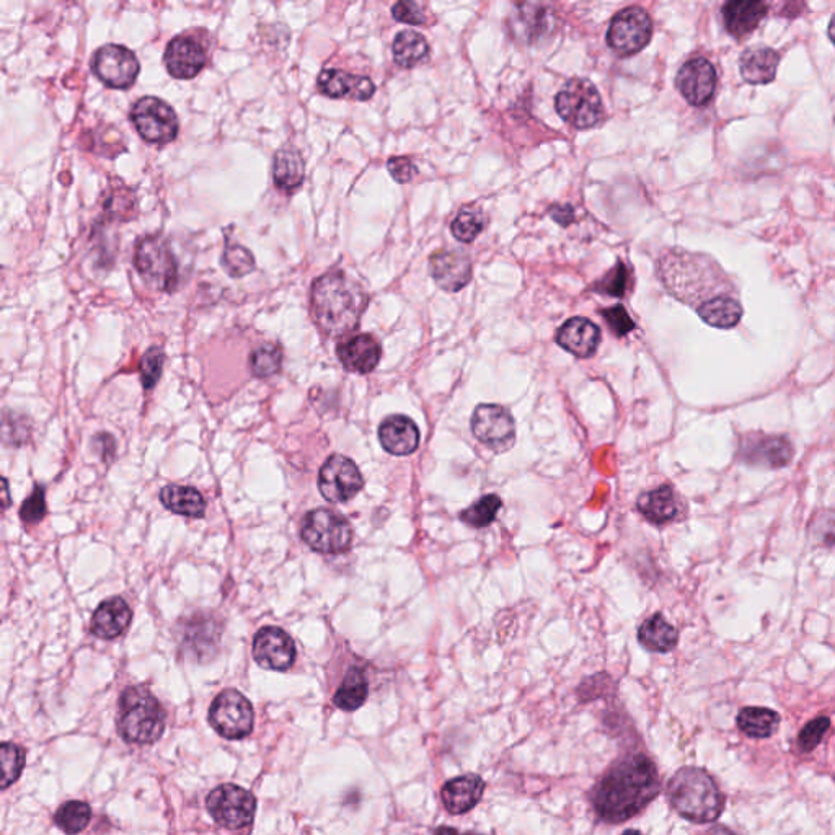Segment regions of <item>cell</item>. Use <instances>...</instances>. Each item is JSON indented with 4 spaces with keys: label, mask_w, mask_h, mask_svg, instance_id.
Segmentation results:
<instances>
[{
    "label": "cell",
    "mask_w": 835,
    "mask_h": 835,
    "mask_svg": "<svg viewBox=\"0 0 835 835\" xmlns=\"http://www.w3.org/2000/svg\"><path fill=\"white\" fill-rule=\"evenodd\" d=\"M305 164L301 152L294 147H284L276 152L273 160V180L279 190L294 191L302 185Z\"/></svg>",
    "instance_id": "obj_30"
},
{
    "label": "cell",
    "mask_w": 835,
    "mask_h": 835,
    "mask_svg": "<svg viewBox=\"0 0 835 835\" xmlns=\"http://www.w3.org/2000/svg\"><path fill=\"white\" fill-rule=\"evenodd\" d=\"M623 835H643V834H641L640 831H633V829H630V831L623 832Z\"/></svg>",
    "instance_id": "obj_54"
},
{
    "label": "cell",
    "mask_w": 835,
    "mask_h": 835,
    "mask_svg": "<svg viewBox=\"0 0 835 835\" xmlns=\"http://www.w3.org/2000/svg\"><path fill=\"white\" fill-rule=\"evenodd\" d=\"M501 506H503V501H501L500 496H483L482 500H478L469 509H465L464 513L460 514V519L467 526L483 529V527H488L491 522L495 521L496 514L500 511Z\"/></svg>",
    "instance_id": "obj_37"
},
{
    "label": "cell",
    "mask_w": 835,
    "mask_h": 835,
    "mask_svg": "<svg viewBox=\"0 0 835 835\" xmlns=\"http://www.w3.org/2000/svg\"><path fill=\"white\" fill-rule=\"evenodd\" d=\"M780 725V715L770 708L747 707L738 715V726L751 738H770Z\"/></svg>",
    "instance_id": "obj_34"
},
{
    "label": "cell",
    "mask_w": 835,
    "mask_h": 835,
    "mask_svg": "<svg viewBox=\"0 0 835 835\" xmlns=\"http://www.w3.org/2000/svg\"><path fill=\"white\" fill-rule=\"evenodd\" d=\"M45 516V488H43V486H36L35 491L31 493L30 498L23 501L22 508H20V519H22L25 524H36V522L43 521V517Z\"/></svg>",
    "instance_id": "obj_44"
},
{
    "label": "cell",
    "mask_w": 835,
    "mask_h": 835,
    "mask_svg": "<svg viewBox=\"0 0 835 835\" xmlns=\"http://www.w3.org/2000/svg\"><path fill=\"white\" fill-rule=\"evenodd\" d=\"M131 121L144 141L159 146L175 141L180 129L175 110L157 97L137 100L131 110Z\"/></svg>",
    "instance_id": "obj_11"
},
{
    "label": "cell",
    "mask_w": 835,
    "mask_h": 835,
    "mask_svg": "<svg viewBox=\"0 0 835 835\" xmlns=\"http://www.w3.org/2000/svg\"><path fill=\"white\" fill-rule=\"evenodd\" d=\"M380 444L392 456H410L420 446V429L403 415H392L379 428Z\"/></svg>",
    "instance_id": "obj_23"
},
{
    "label": "cell",
    "mask_w": 835,
    "mask_h": 835,
    "mask_svg": "<svg viewBox=\"0 0 835 835\" xmlns=\"http://www.w3.org/2000/svg\"><path fill=\"white\" fill-rule=\"evenodd\" d=\"M296 645L283 628L265 627L253 641V658L261 668L288 671L296 661Z\"/></svg>",
    "instance_id": "obj_17"
},
{
    "label": "cell",
    "mask_w": 835,
    "mask_h": 835,
    "mask_svg": "<svg viewBox=\"0 0 835 835\" xmlns=\"http://www.w3.org/2000/svg\"><path fill=\"white\" fill-rule=\"evenodd\" d=\"M363 475L348 457L335 454L327 459L319 473V490L330 503H348L363 490Z\"/></svg>",
    "instance_id": "obj_14"
},
{
    "label": "cell",
    "mask_w": 835,
    "mask_h": 835,
    "mask_svg": "<svg viewBox=\"0 0 835 835\" xmlns=\"http://www.w3.org/2000/svg\"><path fill=\"white\" fill-rule=\"evenodd\" d=\"M668 798L676 813L695 824L716 821L725 809V796L715 780L695 767H685L671 778Z\"/></svg>",
    "instance_id": "obj_4"
},
{
    "label": "cell",
    "mask_w": 835,
    "mask_h": 835,
    "mask_svg": "<svg viewBox=\"0 0 835 835\" xmlns=\"http://www.w3.org/2000/svg\"><path fill=\"white\" fill-rule=\"evenodd\" d=\"M557 343L576 358H591L601 343V330L591 320L575 317L558 330Z\"/></svg>",
    "instance_id": "obj_24"
},
{
    "label": "cell",
    "mask_w": 835,
    "mask_h": 835,
    "mask_svg": "<svg viewBox=\"0 0 835 835\" xmlns=\"http://www.w3.org/2000/svg\"><path fill=\"white\" fill-rule=\"evenodd\" d=\"M131 617H133V612L129 609L128 602L121 597H111L95 610L90 630L95 637L113 640L126 632V628L131 623Z\"/></svg>",
    "instance_id": "obj_26"
},
{
    "label": "cell",
    "mask_w": 835,
    "mask_h": 835,
    "mask_svg": "<svg viewBox=\"0 0 835 835\" xmlns=\"http://www.w3.org/2000/svg\"><path fill=\"white\" fill-rule=\"evenodd\" d=\"M367 302L366 291L353 278L343 271H333L315 281L310 309L323 333L340 338L358 328Z\"/></svg>",
    "instance_id": "obj_3"
},
{
    "label": "cell",
    "mask_w": 835,
    "mask_h": 835,
    "mask_svg": "<svg viewBox=\"0 0 835 835\" xmlns=\"http://www.w3.org/2000/svg\"><path fill=\"white\" fill-rule=\"evenodd\" d=\"M2 759V788H9L17 782L25 767V751L14 743L2 744L0 749Z\"/></svg>",
    "instance_id": "obj_38"
},
{
    "label": "cell",
    "mask_w": 835,
    "mask_h": 835,
    "mask_svg": "<svg viewBox=\"0 0 835 835\" xmlns=\"http://www.w3.org/2000/svg\"><path fill=\"white\" fill-rule=\"evenodd\" d=\"M92 69L107 87L123 90L136 82L141 66L126 46L105 45L93 56Z\"/></svg>",
    "instance_id": "obj_15"
},
{
    "label": "cell",
    "mask_w": 835,
    "mask_h": 835,
    "mask_svg": "<svg viewBox=\"0 0 835 835\" xmlns=\"http://www.w3.org/2000/svg\"><path fill=\"white\" fill-rule=\"evenodd\" d=\"M116 723L126 743L151 746L164 734V708L149 690L134 685L121 694Z\"/></svg>",
    "instance_id": "obj_5"
},
{
    "label": "cell",
    "mask_w": 835,
    "mask_h": 835,
    "mask_svg": "<svg viewBox=\"0 0 835 835\" xmlns=\"http://www.w3.org/2000/svg\"><path fill=\"white\" fill-rule=\"evenodd\" d=\"M319 90L330 98L366 102L376 92V85L369 77L354 76L340 69H325L319 76Z\"/></svg>",
    "instance_id": "obj_22"
},
{
    "label": "cell",
    "mask_w": 835,
    "mask_h": 835,
    "mask_svg": "<svg viewBox=\"0 0 835 835\" xmlns=\"http://www.w3.org/2000/svg\"><path fill=\"white\" fill-rule=\"evenodd\" d=\"M164 61L173 79L190 80L203 71L208 53L193 36H177L168 43Z\"/></svg>",
    "instance_id": "obj_19"
},
{
    "label": "cell",
    "mask_w": 835,
    "mask_h": 835,
    "mask_svg": "<svg viewBox=\"0 0 835 835\" xmlns=\"http://www.w3.org/2000/svg\"><path fill=\"white\" fill-rule=\"evenodd\" d=\"M638 640L648 651L668 653L676 648L679 633L663 615L656 614L643 622L638 630Z\"/></svg>",
    "instance_id": "obj_31"
},
{
    "label": "cell",
    "mask_w": 835,
    "mask_h": 835,
    "mask_svg": "<svg viewBox=\"0 0 835 835\" xmlns=\"http://www.w3.org/2000/svg\"><path fill=\"white\" fill-rule=\"evenodd\" d=\"M367 695H369V684H367L366 674L363 669L351 668L336 690L333 703L340 710L354 712L363 707Z\"/></svg>",
    "instance_id": "obj_33"
},
{
    "label": "cell",
    "mask_w": 835,
    "mask_h": 835,
    "mask_svg": "<svg viewBox=\"0 0 835 835\" xmlns=\"http://www.w3.org/2000/svg\"><path fill=\"white\" fill-rule=\"evenodd\" d=\"M160 501L168 511L186 517H203L206 501L196 488L191 486H165L160 491Z\"/></svg>",
    "instance_id": "obj_32"
},
{
    "label": "cell",
    "mask_w": 835,
    "mask_h": 835,
    "mask_svg": "<svg viewBox=\"0 0 835 835\" xmlns=\"http://www.w3.org/2000/svg\"><path fill=\"white\" fill-rule=\"evenodd\" d=\"M813 534L819 544L835 547V513L819 514L813 524Z\"/></svg>",
    "instance_id": "obj_48"
},
{
    "label": "cell",
    "mask_w": 835,
    "mask_h": 835,
    "mask_svg": "<svg viewBox=\"0 0 835 835\" xmlns=\"http://www.w3.org/2000/svg\"><path fill=\"white\" fill-rule=\"evenodd\" d=\"M429 271L439 288L447 292L460 291L472 279L470 258L457 250L434 253L429 261Z\"/></svg>",
    "instance_id": "obj_20"
},
{
    "label": "cell",
    "mask_w": 835,
    "mask_h": 835,
    "mask_svg": "<svg viewBox=\"0 0 835 835\" xmlns=\"http://www.w3.org/2000/svg\"><path fill=\"white\" fill-rule=\"evenodd\" d=\"M739 456L747 465L778 469L790 464L793 459V446L783 436L749 434L741 441Z\"/></svg>",
    "instance_id": "obj_18"
},
{
    "label": "cell",
    "mask_w": 835,
    "mask_h": 835,
    "mask_svg": "<svg viewBox=\"0 0 835 835\" xmlns=\"http://www.w3.org/2000/svg\"><path fill=\"white\" fill-rule=\"evenodd\" d=\"M336 354L346 371L369 374L379 364L382 348L374 336L363 333L341 341L336 348Z\"/></svg>",
    "instance_id": "obj_21"
},
{
    "label": "cell",
    "mask_w": 835,
    "mask_h": 835,
    "mask_svg": "<svg viewBox=\"0 0 835 835\" xmlns=\"http://www.w3.org/2000/svg\"><path fill=\"white\" fill-rule=\"evenodd\" d=\"M653 20L641 7H627L612 18L607 45L619 56H633L650 43Z\"/></svg>",
    "instance_id": "obj_12"
},
{
    "label": "cell",
    "mask_w": 835,
    "mask_h": 835,
    "mask_svg": "<svg viewBox=\"0 0 835 835\" xmlns=\"http://www.w3.org/2000/svg\"><path fill=\"white\" fill-rule=\"evenodd\" d=\"M707 835H736L733 831H729L728 827L715 826L707 832Z\"/></svg>",
    "instance_id": "obj_52"
},
{
    "label": "cell",
    "mask_w": 835,
    "mask_h": 835,
    "mask_svg": "<svg viewBox=\"0 0 835 835\" xmlns=\"http://www.w3.org/2000/svg\"><path fill=\"white\" fill-rule=\"evenodd\" d=\"M630 283H632L630 271H628L627 266L623 265L622 261H619L599 283L594 284V291L622 299L630 289Z\"/></svg>",
    "instance_id": "obj_42"
},
{
    "label": "cell",
    "mask_w": 835,
    "mask_h": 835,
    "mask_svg": "<svg viewBox=\"0 0 835 835\" xmlns=\"http://www.w3.org/2000/svg\"><path fill=\"white\" fill-rule=\"evenodd\" d=\"M255 713L252 703L239 690L227 689L214 699L209 708V723L222 738L237 741L252 733Z\"/></svg>",
    "instance_id": "obj_9"
},
{
    "label": "cell",
    "mask_w": 835,
    "mask_h": 835,
    "mask_svg": "<svg viewBox=\"0 0 835 835\" xmlns=\"http://www.w3.org/2000/svg\"><path fill=\"white\" fill-rule=\"evenodd\" d=\"M206 806L219 826L237 831L252 824L257 811V800L245 788L226 783L209 793Z\"/></svg>",
    "instance_id": "obj_10"
},
{
    "label": "cell",
    "mask_w": 835,
    "mask_h": 835,
    "mask_svg": "<svg viewBox=\"0 0 835 835\" xmlns=\"http://www.w3.org/2000/svg\"><path fill=\"white\" fill-rule=\"evenodd\" d=\"M389 172L398 183H410L416 175V167L408 157H394L387 162Z\"/></svg>",
    "instance_id": "obj_49"
},
{
    "label": "cell",
    "mask_w": 835,
    "mask_h": 835,
    "mask_svg": "<svg viewBox=\"0 0 835 835\" xmlns=\"http://www.w3.org/2000/svg\"><path fill=\"white\" fill-rule=\"evenodd\" d=\"M92 819V808L84 801H67L59 806L54 816V822L61 831L69 835L80 834L89 826Z\"/></svg>",
    "instance_id": "obj_36"
},
{
    "label": "cell",
    "mask_w": 835,
    "mask_h": 835,
    "mask_svg": "<svg viewBox=\"0 0 835 835\" xmlns=\"http://www.w3.org/2000/svg\"><path fill=\"white\" fill-rule=\"evenodd\" d=\"M472 433L490 451L508 452L516 442V423L500 405H478L472 415Z\"/></svg>",
    "instance_id": "obj_13"
},
{
    "label": "cell",
    "mask_w": 835,
    "mask_h": 835,
    "mask_svg": "<svg viewBox=\"0 0 835 835\" xmlns=\"http://www.w3.org/2000/svg\"><path fill=\"white\" fill-rule=\"evenodd\" d=\"M658 273L672 296L692 307L710 327L728 330L743 319L738 286L712 257L671 250L658 261Z\"/></svg>",
    "instance_id": "obj_1"
},
{
    "label": "cell",
    "mask_w": 835,
    "mask_h": 835,
    "mask_svg": "<svg viewBox=\"0 0 835 835\" xmlns=\"http://www.w3.org/2000/svg\"><path fill=\"white\" fill-rule=\"evenodd\" d=\"M638 511L654 524L664 526L679 516V501L671 486H659L638 498Z\"/></svg>",
    "instance_id": "obj_28"
},
{
    "label": "cell",
    "mask_w": 835,
    "mask_h": 835,
    "mask_svg": "<svg viewBox=\"0 0 835 835\" xmlns=\"http://www.w3.org/2000/svg\"><path fill=\"white\" fill-rule=\"evenodd\" d=\"M395 20L408 25H423L426 22L425 5L418 2H398L392 9Z\"/></svg>",
    "instance_id": "obj_47"
},
{
    "label": "cell",
    "mask_w": 835,
    "mask_h": 835,
    "mask_svg": "<svg viewBox=\"0 0 835 835\" xmlns=\"http://www.w3.org/2000/svg\"><path fill=\"white\" fill-rule=\"evenodd\" d=\"M829 726H831V720L827 716H818L813 721H809L808 725L801 731L800 738H798L801 749L806 752L816 749Z\"/></svg>",
    "instance_id": "obj_45"
},
{
    "label": "cell",
    "mask_w": 835,
    "mask_h": 835,
    "mask_svg": "<svg viewBox=\"0 0 835 835\" xmlns=\"http://www.w3.org/2000/svg\"><path fill=\"white\" fill-rule=\"evenodd\" d=\"M555 107L558 115L576 129L594 128L604 118L601 95L586 79L566 82L555 98Z\"/></svg>",
    "instance_id": "obj_8"
},
{
    "label": "cell",
    "mask_w": 835,
    "mask_h": 835,
    "mask_svg": "<svg viewBox=\"0 0 835 835\" xmlns=\"http://www.w3.org/2000/svg\"><path fill=\"white\" fill-rule=\"evenodd\" d=\"M305 544L323 555H338L351 547L353 529L350 522L332 509H314L301 522Z\"/></svg>",
    "instance_id": "obj_7"
},
{
    "label": "cell",
    "mask_w": 835,
    "mask_h": 835,
    "mask_svg": "<svg viewBox=\"0 0 835 835\" xmlns=\"http://www.w3.org/2000/svg\"><path fill=\"white\" fill-rule=\"evenodd\" d=\"M552 216L555 217V219H557L562 226L571 224V221H573V211H571V208H557L555 211H552Z\"/></svg>",
    "instance_id": "obj_50"
},
{
    "label": "cell",
    "mask_w": 835,
    "mask_h": 835,
    "mask_svg": "<svg viewBox=\"0 0 835 835\" xmlns=\"http://www.w3.org/2000/svg\"><path fill=\"white\" fill-rule=\"evenodd\" d=\"M767 14L764 2H728L723 7V22L726 30L736 38H743L759 27Z\"/></svg>",
    "instance_id": "obj_29"
},
{
    "label": "cell",
    "mask_w": 835,
    "mask_h": 835,
    "mask_svg": "<svg viewBox=\"0 0 835 835\" xmlns=\"http://www.w3.org/2000/svg\"><path fill=\"white\" fill-rule=\"evenodd\" d=\"M661 790L658 769L650 757L635 754L615 762L591 791V803L602 821H627L650 805Z\"/></svg>",
    "instance_id": "obj_2"
},
{
    "label": "cell",
    "mask_w": 835,
    "mask_h": 835,
    "mask_svg": "<svg viewBox=\"0 0 835 835\" xmlns=\"http://www.w3.org/2000/svg\"><path fill=\"white\" fill-rule=\"evenodd\" d=\"M222 266L232 278H243L255 270V258L252 252L242 245H229L222 257Z\"/></svg>",
    "instance_id": "obj_41"
},
{
    "label": "cell",
    "mask_w": 835,
    "mask_h": 835,
    "mask_svg": "<svg viewBox=\"0 0 835 835\" xmlns=\"http://www.w3.org/2000/svg\"><path fill=\"white\" fill-rule=\"evenodd\" d=\"M780 54L767 46H751L739 59V72L747 84H770L777 76Z\"/></svg>",
    "instance_id": "obj_27"
},
{
    "label": "cell",
    "mask_w": 835,
    "mask_h": 835,
    "mask_svg": "<svg viewBox=\"0 0 835 835\" xmlns=\"http://www.w3.org/2000/svg\"><path fill=\"white\" fill-rule=\"evenodd\" d=\"M137 271L147 286L157 291L170 292L180 281V266L170 243L160 235L142 239L134 255Z\"/></svg>",
    "instance_id": "obj_6"
},
{
    "label": "cell",
    "mask_w": 835,
    "mask_h": 835,
    "mask_svg": "<svg viewBox=\"0 0 835 835\" xmlns=\"http://www.w3.org/2000/svg\"><path fill=\"white\" fill-rule=\"evenodd\" d=\"M283 351L276 345H263L253 351L250 367L257 377H271L281 369Z\"/></svg>",
    "instance_id": "obj_39"
},
{
    "label": "cell",
    "mask_w": 835,
    "mask_h": 835,
    "mask_svg": "<svg viewBox=\"0 0 835 835\" xmlns=\"http://www.w3.org/2000/svg\"><path fill=\"white\" fill-rule=\"evenodd\" d=\"M485 782L478 775H460L442 787L441 800L451 814L469 813L482 800Z\"/></svg>",
    "instance_id": "obj_25"
},
{
    "label": "cell",
    "mask_w": 835,
    "mask_h": 835,
    "mask_svg": "<svg viewBox=\"0 0 835 835\" xmlns=\"http://www.w3.org/2000/svg\"><path fill=\"white\" fill-rule=\"evenodd\" d=\"M715 67L705 58H694L685 62L677 72V90L692 107H705L715 95Z\"/></svg>",
    "instance_id": "obj_16"
},
{
    "label": "cell",
    "mask_w": 835,
    "mask_h": 835,
    "mask_svg": "<svg viewBox=\"0 0 835 835\" xmlns=\"http://www.w3.org/2000/svg\"><path fill=\"white\" fill-rule=\"evenodd\" d=\"M164 351L154 346L151 350L144 354L141 361V380L144 389H154L155 384L159 382L160 374H162V367H164Z\"/></svg>",
    "instance_id": "obj_43"
},
{
    "label": "cell",
    "mask_w": 835,
    "mask_h": 835,
    "mask_svg": "<svg viewBox=\"0 0 835 835\" xmlns=\"http://www.w3.org/2000/svg\"><path fill=\"white\" fill-rule=\"evenodd\" d=\"M434 835H478V834H472V832H469V834H460V832L457 831V829H452V827L442 826V827H438V829H436V831H434Z\"/></svg>",
    "instance_id": "obj_51"
},
{
    "label": "cell",
    "mask_w": 835,
    "mask_h": 835,
    "mask_svg": "<svg viewBox=\"0 0 835 835\" xmlns=\"http://www.w3.org/2000/svg\"><path fill=\"white\" fill-rule=\"evenodd\" d=\"M485 227V217L477 209H464L460 211L456 221L452 222V234L457 240L464 243L473 242Z\"/></svg>",
    "instance_id": "obj_40"
},
{
    "label": "cell",
    "mask_w": 835,
    "mask_h": 835,
    "mask_svg": "<svg viewBox=\"0 0 835 835\" xmlns=\"http://www.w3.org/2000/svg\"><path fill=\"white\" fill-rule=\"evenodd\" d=\"M829 38H831L832 43L835 45V15L831 18V23H829Z\"/></svg>",
    "instance_id": "obj_53"
},
{
    "label": "cell",
    "mask_w": 835,
    "mask_h": 835,
    "mask_svg": "<svg viewBox=\"0 0 835 835\" xmlns=\"http://www.w3.org/2000/svg\"><path fill=\"white\" fill-rule=\"evenodd\" d=\"M429 46L425 36L413 30H405L395 36L394 59L398 66L410 69L428 56Z\"/></svg>",
    "instance_id": "obj_35"
},
{
    "label": "cell",
    "mask_w": 835,
    "mask_h": 835,
    "mask_svg": "<svg viewBox=\"0 0 835 835\" xmlns=\"http://www.w3.org/2000/svg\"><path fill=\"white\" fill-rule=\"evenodd\" d=\"M602 315H604L606 322L609 323L610 330L617 336L628 335L635 328V323L630 319V315L627 314V310H625L623 305H614V307L604 310Z\"/></svg>",
    "instance_id": "obj_46"
}]
</instances>
